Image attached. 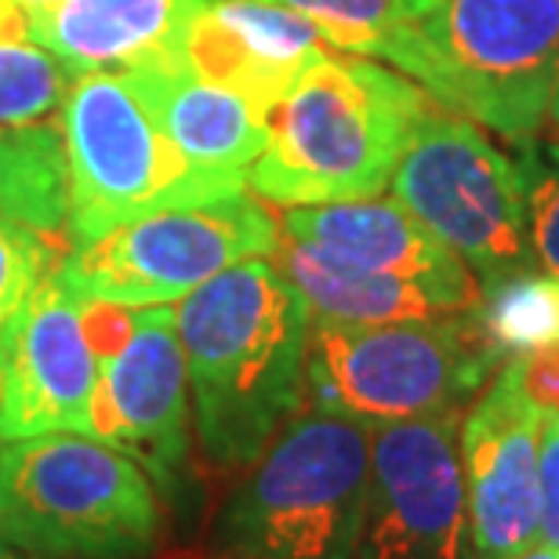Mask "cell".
I'll use <instances>...</instances> for the list:
<instances>
[{"label": "cell", "mask_w": 559, "mask_h": 559, "mask_svg": "<svg viewBox=\"0 0 559 559\" xmlns=\"http://www.w3.org/2000/svg\"><path fill=\"white\" fill-rule=\"evenodd\" d=\"M371 487V432L298 411L211 520L222 559H356Z\"/></svg>", "instance_id": "3957f363"}, {"label": "cell", "mask_w": 559, "mask_h": 559, "mask_svg": "<svg viewBox=\"0 0 559 559\" xmlns=\"http://www.w3.org/2000/svg\"><path fill=\"white\" fill-rule=\"evenodd\" d=\"M476 317L501 360L559 349V276L523 270L495 280L479 287Z\"/></svg>", "instance_id": "ffe728a7"}, {"label": "cell", "mask_w": 559, "mask_h": 559, "mask_svg": "<svg viewBox=\"0 0 559 559\" xmlns=\"http://www.w3.org/2000/svg\"><path fill=\"white\" fill-rule=\"evenodd\" d=\"M0 215L66 243L70 153L62 120L44 117L0 128Z\"/></svg>", "instance_id": "d6986e66"}, {"label": "cell", "mask_w": 559, "mask_h": 559, "mask_svg": "<svg viewBox=\"0 0 559 559\" xmlns=\"http://www.w3.org/2000/svg\"><path fill=\"white\" fill-rule=\"evenodd\" d=\"M498 364L501 356L479 328L476 309L396 323L312 317L306 407L374 432L462 411L498 374Z\"/></svg>", "instance_id": "5b68a950"}, {"label": "cell", "mask_w": 559, "mask_h": 559, "mask_svg": "<svg viewBox=\"0 0 559 559\" xmlns=\"http://www.w3.org/2000/svg\"><path fill=\"white\" fill-rule=\"evenodd\" d=\"M0 559H33L26 552H15V549H8V545H0Z\"/></svg>", "instance_id": "4dcf8cb0"}, {"label": "cell", "mask_w": 559, "mask_h": 559, "mask_svg": "<svg viewBox=\"0 0 559 559\" xmlns=\"http://www.w3.org/2000/svg\"><path fill=\"white\" fill-rule=\"evenodd\" d=\"M160 490L131 454L81 432L0 443V545L33 559H145Z\"/></svg>", "instance_id": "277c9868"}, {"label": "cell", "mask_w": 559, "mask_h": 559, "mask_svg": "<svg viewBox=\"0 0 559 559\" xmlns=\"http://www.w3.org/2000/svg\"><path fill=\"white\" fill-rule=\"evenodd\" d=\"M516 559H559V549H552V545H545V542H534Z\"/></svg>", "instance_id": "83f0119b"}, {"label": "cell", "mask_w": 559, "mask_h": 559, "mask_svg": "<svg viewBox=\"0 0 559 559\" xmlns=\"http://www.w3.org/2000/svg\"><path fill=\"white\" fill-rule=\"evenodd\" d=\"M265 4L298 11L334 51L382 55L385 62H396L415 26V11L407 0H265Z\"/></svg>", "instance_id": "44dd1931"}, {"label": "cell", "mask_w": 559, "mask_h": 559, "mask_svg": "<svg viewBox=\"0 0 559 559\" xmlns=\"http://www.w3.org/2000/svg\"><path fill=\"white\" fill-rule=\"evenodd\" d=\"M76 73L33 40H0V128L62 109Z\"/></svg>", "instance_id": "7402d4cb"}, {"label": "cell", "mask_w": 559, "mask_h": 559, "mask_svg": "<svg viewBox=\"0 0 559 559\" xmlns=\"http://www.w3.org/2000/svg\"><path fill=\"white\" fill-rule=\"evenodd\" d=\"M95 396L92 306L55 270L0 345V443L48 432L95 436Z\"/></svg>", "instance_id": "7c38bea8"}, {"label": "cell", "mask_w": 559, "mask_h": 559, "mask_svg": "<svg viewBox=\"0 0 559 559\" xmlns=\"http://www.w3.org/2000/svg\"><path fill=\"white\" fill-rule=\"evenodd\" d=\"M538 440L542 407L523 389L520 360H509L457 432L476 559H516L538 542Z\"/></svg>", "instance_id": "4fadbf2b"}, {"label": "cell", "mask_w": 559, "mask_h": 559, "mask_svg": "<svg viewBox=\"0 0 559 559\" xmlns=\"http://www.w3.org/2000/svg\"><path fill=\"white\" fill-rule=\"evenodd\" d=\"M124 76L197 171L229 186H248V171L270 139V117L243 95L200 76L186 59L139 66Z\"/></svg>", "instance_id": "e0dca14e"}, {"label": "cell", "mask_w": 559, "mask_h": 559, "mask_svg": "<svg viewBox=\"0 0 559 559\" xmlns=\"http://www.w3.org/2000/svg\"><path fill=\"white\" fill-rule=\"evenodd\" d=\"M523 389L542 411H559V349L520 356Z\"/></svg>", "instance_id": "484cf974"}, {"label": "cell", "mask_w": 559, "mask_h": 559, "mask_svg": "<svg viewBox=\"0 0 559 559\" xmlns=\"http://www.w3.org/2000/svg\"><path fill=\"white\" fill-rule=\"evenodd\" d=\"M70 153L66 251L167 207H193L243 193L197 171L156 124L124 73H81L62 103Z\"/></svg>", "instance_id": "52a82bcc"}, {"label": "cell", "mask_w": 559, "mask_h": 559, "mask_svg": "<svg viewBox=\"0 0 559 559\" xmlns=\"http://www.w3.org/2000/svg\"><path fill=\"white\" fill-rule=\"evenodd\" d=\"M98 345L95 440L114 443L175 501L193 454V400L175 306H92Z\"/></svg>", "instance_id": "30bf717a"}, {"label": "cell", "mask_w": 559, "mask_h": 559, "mask_svg": "<svg viewBox=\"0 0 559 559\" xmlns=\"http://www.w3.org/2000/svg\"><path fill=\"white\" fill-rule=\"evenodd\" d=\"M331 51L309 19L265 0H215L197 15L186 40V62L243 95L262 117Z\"/></svg>", "instance_id": "9a60e30c"}, {"label": "cell", "mask_w": 559, "mask_h": 559, "mask_svg": "<svg viewBox=\"0 0 559 559\" xmlns=\"http://www.w3.org/2000/svg\"><path fill=\"white\" fill-rule=\"evenodd\" d=\"M280 233L320 259L371 273L415 276L443 290L462 309L479 306V280L473 270L436 240L396 200H342V204L284 207Z\"/></svg>", "instance_id": "5bb4252c"}, {"label": "cell", "mask_w": 559, "mask_h": 559, "mask_svg": "<svg viewBox=\"0 0 559 559\" xmlns=\"http://www.w3.org/2000/svg\"><path fill=\"white\" fill-rule=\"evenodd\" d=\"M66 243L0 215V345L15 328L33 290L62 265Z\"/></svg>", "instance_id": "603a6c76"}, {"label": "cell", "mask_w": 559, "mask_h": 559, "mask_svg": "<svg viewBox=\"0 0 559 559\" xmlns=\"http://www.w3.org/2000/svg\"><path fill=\"white\" fill-rule=\"evenodd\" d=\"M55 0H0V40H29V22Z\"/></svg>", "instance_id": "4316f807"}, {"label": "cell", "mask_w": 559, "mask_h": 559, "mask_svg": "<svg viewBox=\"0 0 559 559\" xmlns=\"http://www.w3.org/2000/svg\"><path fill=\"white\" fill-rule=\"evenodd\" d=\"M175 320L200 451L251 468L306 400V295L276 259H248L186 295Z\"/></svg>", "instance_id": "6da1fadb"}, {"label": "cell", "mask_w": 559, "mask_h": 559, "mask_svg": "<svg viewBox=\"0 0 559 559\" xmlns=\"http://www.w3.org/2000/svg\"><path fill=\"white\" fill-rule=\"evenodd\" d=\"M393 66L451 114L527 142L559 76V0H436Z\"/></svg>", "instance_id": "8992f818"}, {"label": "cell", "mask_w": 559, "mask_h": 559, "mask_svg": "<svg viewBox=\"0 0 559 559\" xmlns=\"http://www.w3.org/2000/svg\"><path fill=\"white\" fill-rule=\"evenodd\" d=\"M280 222L248 193L167 207L62 254L66 287L87 306H178L248 259H273Z\"/></svg>", "instance_id": "9c48e42d"}, {"label": "cell", "mask_w": 559, "mask_h": 559, "mask_svg": "<svg viewBox=\"0 0 559 559\" xmlns=\"http://www.w3.org/2000/svg\"><path fill=\"white\" fill-rule=\"evenodd\" d=\"M538 490H542L538 542H545V545H552V549H559V411H542Z\"/></svg>", "instance_id": "d4e9b609"}, {"label": "cell", "mask_w": 559, "mask_h": 559, "mask_svg": "<svg viewBox=\"0 0 559 559\" xmlns=\"http://www.w3.org/2000/svg\"><path fill=\"white\" fill-rule=\"evenodd\" d=\"M432 103L407 76L331 51L270 109L248 186L276 207L378 197Z\"/></svg>", "instance_id": "7a4b0ae2"}, {"label": "cell", "mask_w": 559, "mask_h": 559, "mask_svg": "<svg viewBox=\"0 0 559 559\" xmlns=\"http://www.w3.org/2000/svg\"><path fill=\"white\" fill-rule=\"evenodd\" d=\"M549 117H552V128L559 131V76H556V87H552V98H549Z\"/></svg>", "instance_id": "f1b7e54d"}, {"label": "cell", "mask_w": 559, "mask_h": 559, "mask_svg": "<svg viewBox=\"0 0 559 559\" xmlns=\"http://www.w3.org/2000/svg\"><path fill=\"white\" fill-rule=\"evenodd\" d=\"M276 265L287 273L309 301L312 317L342 323H396V320H440L451 312H465L454 298L415 276L371 273L353 265L320 259L301 243L280 233Z\"/></svg>", "instance_id": "ac0fdd59"}, {"label": "cell", "mask_w": 559, "mask_h": 559, "mask_svg": "<svg viewBox=\"0 0 559 559\" xmlns=\"http://www.w3.org/2000/svg\"><path fill=\"white\" fill-rule=\"evenodd\" d=\"M215 0H55L29 22V40L81 73H128L186 59L197 15Z\"/></svg>", "instance_id": "2e32d148"}, {"label": "cell", "mask_w": 559, "mask_h": 559, "mask_svg": "<svg viewBox=\"0 0 559 559\" xmlns=\"http://www.w3.org/2000/svg\"><path fill=\"white\" fill-rule=\"evenodd\" d=\"M407 4H411V11H415V15H421V11H429L436 0H407Z\"/></svg>", "instance_id": "f546056e"}, {"label": "cell", "mask_w": 559, "mask_h": 559, "mask_svg": "<svg viewBox=\"0 0 559 559\" xmlns=\"http://www.w3.org/2000/svg\"><path fill=\"white\" fill-rule=\"evenodd\" d=\"M520 171L527 182V215L534 259L545 273L559 276V142H516Z\"/></svg>", "instance_id": "cb8c5ba5"}, {"label": "cell", "mask_w": 559, "mask_h": 559, "mask_svg": "<svg viewBox=\"0 0 559 559\" xmlns=\"http://www.w3.org/2000/svg\"><path fill=\"white\" fill-rule=\"evenodd\" d=\"M215 559H222V556H215Z\"/></svg>", "instance_id": "1f68e13d"}, {"label": "cell", "mask_w": 559, "mask_h": 559, "mask_svg": "<svg viewBox=\"0 0 559 559\" xmlns=\"http://www.w3.org/2000/svg\"><path fill=\"white\" fill-rule=\"evenodd\" d=\"M457 432L462 411L371 432V487L356 559H476Z\"/></svg>", "instance_id": "8fae6325"}, {"label": "cell", "mask_w": 559, "mask_h": 559, "mask_svg": "<svg viewBox=\"0 0 559 559\" xmlns=\"http://www.w3.org/2000/svg\"><path fill=\"white\" fill-rule=\"evenodd\" d=\"M389 186L396 204L473 270L479 287L538 265L520 164L468 117L432 103Z\"/></svg>", "instance_id": "ba28073f"}]
</instances>
